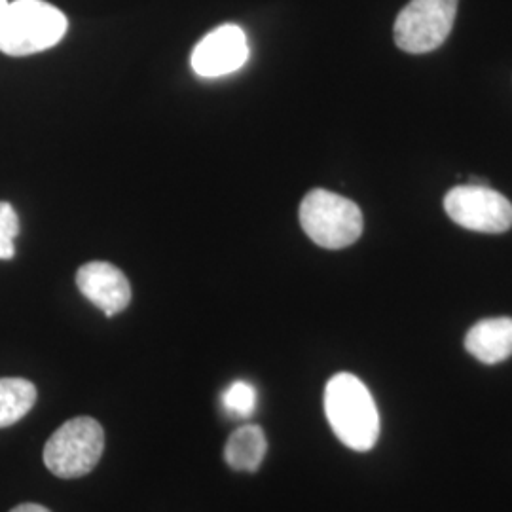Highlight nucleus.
I'll list each match as a JSON object with an SVG mask.
<instances>
[{"mask_svg":"<svg viewBox=\"0 0 512 512\" xmlns=\"http://www.w3.org/2000/svg\"><path fill=\"white\" fill-rule=\"evenodd\" d=\"M325 414L338 440L355 452H368L380 439V414L372 393L349 372L334 374L325 387Z\"/></svg>","mask_w":512,"mask_h":512,"instance_id":"1","label":"nucleus"},{"mask_svg":"<svg viewBox=\"0 0 512 512\" xmlns=\"http://www.w3.org/2000/svg\"><path fill=\"white\" fill-rule=\"evenodd\" d=\"M69 21L46 0L8 2L0 21V52L12 57L38 54L65 37Z\"/></svg>","mask_w":512,"mask_h":512,"instance_id":"2","label":"nucleus"},{"mask_svg":"<svg viewBox=\"0 0 512 512\" xmlns=\"http://www.w3.org/2000/svg\"><path fill=\"white\" fill-rule=\"evenodd\" d=\"M300 224L323 249H344L361 238L365 222L359 205L330 190L315 188L300 203Z\"/></svg>","mask_w":512,"mask_h":512,"instance_id":"3","label":"nucleus"},{"mask_svg":"<svg viewBox=\"0 0 512 512\" xmlns=\"http://www.w3.org/2000/svg\"><path fill=\"white\" fill-rule=\"evenodd\" d=\"M105 450V431L93 418L65 421L44 446V463L59 478H80L95 469Z\"/></svg>","mask_w":512,"mask_h":512,"instance_id":"4","label":"nucleus"},{"mask_svg":"<svg viewBox=\"0 0 512 512\" xmlns=\"http://www.w3.org/2000/svg\"><path fill=\"white\" fill-rule=\"evenodd\" d=\"M459 0H410L395 21V42L408 54H429L454 27Z\"/></svg>","mask_w":512,"mask_h":512,"instance_id":"5","label":"nucleus"},{"mask_svg":"<svg viewBox=\"0 0 512 512\" xmlns=\"http://www.w3.org/2000/svg\"><path fill=\"white\" fill-rule=\"evenodd\" d=\"M446 215L459 226L482 232L503 234L512 228V203L486 184H463L444 198Z\"/></svg>","mask_w":512,"mask_h":512,"instance_id":"6","label":"nucleus"},{"mask_svg":"<svg viewBox=\"0 0 512 512\" xmlns=\"http://www.w3.org/2000/svg\"><path fill=\"white\" fill-rule=\"evenodd\" d=\"M249 59V44L238 25H222L200 40L190 63L198 76L219 78L236 73Z\"/></svg>","mask_w":512,"mask_h":512,"instance_id":"7","label":"nucleus"},{"mask_svg":"<svg viewBox=\"0 0 512 512\" xmlns=\"http://www.w3.org/2000/svg\"><path fill=\"white\" fill-rule=\"evenodd\" d=\"M76 285L93 306L112 317L131 302V285L122 270L109 262H88L76 274Z\"/></svg>","mask_w":512,"mask_h":512,"instance_id":"8","label":"nucleus"},{"mask_svg":"<svg viewBox=\"0 0 512 512\" xmlns=\"http://www.w3.org/2000/svg\"><path fill=\"white\" fill-rule=\"evenodd\" d=\"M465 349L484 365H497L512 355L511 317L482 319L465 336Z\"/></svg>","mask_w":512,"mask_h":512,"instance_id":"9","label":"nucleus"},{"mask_svg":"<svg viewBox=\"0 0 512 512\" xmlns=\"http://www.w3.org/2000/svg\"><path fill=\"white\" fill-rule=\"evenodd\" d=\"M268 440L260 425L247 423L238 427L224 446V459L234 471L255 473L266 458Z\"/></svg>","mask_w":512,"mask_h":512,"instance_id":"10","label":"nucleus"},{"mask_svg":"<svg viewBox=\"0 0 512 512\" xmlns=\"http://www.w3.org/2000/svg\"><path fill=\"white\" fill-rule=\"evenodd\" d=\"M37 403V387L23 378H0V429L18 423Z\"/></svg>","mask_w":512,"mask_h":512,"instance_id":"11","label":"nucleus"},{"mask_svg":"<svg viewBox=\"0 0 512 512\" xmlns=\"http://www.w3.org/2000/svg\"><path fill=\"white\" fill-rule=\"evenodd\" d=\"M222 406L234 418H241V420L251 418L255 414L256 408L255 387L249 382H243V380L234 382L224 391Z\"/></svg>","mask_w":512,"mask_h":512,"instance_id":"12","label":"nucleus"},{"mask_svg":"<svg viewBox=\"0 0 512 512\" xmlns=\"http://www.w3.org/2000/svg\"><path fill=\"white\" fill-rule=\"evenodd\" d=\"M19 234L18 213L10 203L0 202V260H10L16 255L14 241Z\"/></svg>","mask_w":512,"mask_h":512,"instance_id":"13","label":"nucleus"},{"mask_svg":"<svg viewBox=\"0 0 512 512\" xmlns=\"http://www.w3.org/2000/svg\"><path fill=\"white\" fill-rule=\"evenodd\" d=\"M10 512H52L48 511L46 507H42V505H37V503H23V505H18L16 509H12Z\"/></svg>","mask_w":512,"mask_h":512,"instance_id":"14","label":"nucleus"},{"mask_svg":"<svg viewBox=\"0 0 512 512\" xmlns=\"http://www.w3.org/2000/svg\"><path fill=\"white\" fill-rule=\"evenodd\" d=\"M6 6H8V0H0V21H2L4 12H6Z\"/></svg>","mask_w":512,"mask_h":512,"instance_id":"15","label":"nucleus"}]
</instances>
